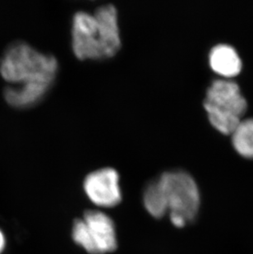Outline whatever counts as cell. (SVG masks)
Masks as SVG:
<instances>
[{
	"label": "cell",
	"mask_w": 253,
	"mask_h": 254,
	"mask_svg": "<svg viewBox=\"0 0 253 254\" xmlns=\"http://www.w3.org/2000/svg\"><path fill=\"white\" fill-rule=\"evenodd\" d=\"M144 206L155 218H162L168 211L167 203L158 179L152 180L143 193Z\"/></svg>",
	"instance_id": "ba28073f"
},
{
	"label": "cell",
	"mask_w": 253,
	"mask_h": 254,
	"mask_svg": "<svg viewBox=\"0 0 253 254\" xmlns=\"http://www.w3.org/2000/svg\"><path fill=\"white\" fill-rule=\"evenodd\" d=\"M210 65L215 72L225 77L238 74L242 68V60L234 46L219 44L214 46L209 55Z\"/></svg>",
	"instance_id": "52a82bcc"
},
{
	"label": "cell",
	"mask_w": 253,
	"mask_h": 254,
	"mask_svg": "<svg viewBox=\"0 0 253 254\" xmlns=\"http://www.w3.org/2000/svg\"><path fill=\"white\" fill-rule=\"evenodd\" d=\"M165 194L170 213L178 214L191 222L200 206V193L193 178L189 173L174 170L157 178Z\"/></svg>",
	"instance_id": "277c9868"
},
{
	"label": "cell",
	"mask_w": 253,
	"mask_h": 254,
	"mask_svg": "<svg viewBox=\"0 0 253 254\" xmlns=\"http://www.w3.org/2000/svg\"><path fill=\"white\" fill-rule=\"evenodd\" d=\"M234 148L242 156L253 158V118L241 120L232 133Z\"/></svg>",
	"instance_id": "9c48e42d"
},
{
	"label": "cell",
	"mask_w": 253,
	"mask_h": 254,
	"mask_svg": "<svg viewBox=\"0 0 253 254\" xmlns=\"http://www.w3.org/2000/svg\"><path fill=\"white\" fill-rule=\"evenodd\" d=\"M247 106L239 84L230 79L214 80L208 87L204 101L211 125L225 134L233 133Z\"/></svg>",
	"instance_id": "3957f363"
},
{
	"label": "cell",
	"mask_w": 253,
	"mask_h": 254,
	"mask_svg": "<svg viewBox=\"0 0 253 254\" xmlns=\"http://www.w3.org/2000/svg\"><path fill=\"white\" fill-rule=\"evenodd\" d=\"M84 191L96 206L114 207L122 200L120 175L115 169H100L90 173L84 180Z\"/></svg>",
	"instance_id": "5b68a950"
},
{
	"label": "cell",
	"mask_w": 253,
	"mask_h": 254,
	"mask_svg": "<svg viewBox=\"0 0 253 254\" xmlns=\"http://www.w3.org/2000/svg\"><path fill=\"white\" fill-rule=\"evenodd\" d=\"M4 237H3V235H2V232L0 231V253L2 252V250H3V247H4Z\"/></svg>",
	"instance_id": "7c38bea8"
},
{
	"label": "cell",
	"mask_w": 253,
	"mask_h": 254,
	"mask_svg": "<svg viewBox=\"0 0 253 254\" xmlns=\"http://www.w3.org/2000/svg\"><path fill=\"white\" fill-rule=\"evenodd\" d=\"M58 67L52 55L42 53L22 41L11 44L0 60V74L17 86L4 89L5 101L17 108L37 103L52 86Z\"/></svg>",
	"instance_id": "6da1fadb"
},
{
	"label": "cell",
	"mask_w": 253,
	"mask_h": 254,
	"mask_svg": "<svg viewBox=\"0 0 253 254\" xmlns=\"http://www.w3.org/2000/svg\"><path fill=\"white\" fill-rule=\"evenodd\" d=\"M83 220L99 254L114 252L117 248L115 224L110 216L101 211L90 210L84 214Z\"/></svg>",
	"instance_id": "8992f818"
},
{
	"label": "cell",
	"mask_w": 253,
	"mask_h": 254,
	"mask_svg": "<svg viewBox=\"0 0 253 254\" xmlns=\"http://www.w3.org/2000/svg\"><path fill=\"white\" fill-rule=\"evenodd\" d=\"M72 46L80 60H105L121 47L117 8L102 5L94 12L79 11L72 25Z\"/></svg>",
	"instance_id": "7a4b0ae2"
},
{
	"label": "cell",
	"mask_w": 253,
	"mask_h": 254,
	"mask_svg": "<svg viewBox=\"0 0 253 254\" xmlns=\"http://www.w3.org/2000/svg\"><path fill=\"white\" fill-rule=\"evenodd\" d=\"M170 218L173 225L178 228L184 227L188 224L186 220L178 214L170 213Z\"/></svg>",
	"instance_id": "8fae6325"
},
{
	"label": "cell",
	"mask_w": 253,
	"mask_h": 254,
	"mask_svg": "<svg viewBox=\"0 0 253 254\" xmlns=\"http://www.w3.org/2000/svg\"><path fill=\"white\" fill-rule=\"evenodd\" d=\"M72 239L89 254H99L83 219H76L74 221L72 228Z\"/></svg>",
	"instance_id": "30bf717a"
}]
</instances>
